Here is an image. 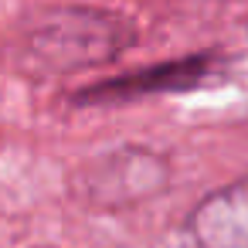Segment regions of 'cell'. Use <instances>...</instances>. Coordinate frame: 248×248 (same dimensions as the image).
Wrapping results in <instances>:
<instances>
[{
	"label": "cell",
	"instance_id": "6da1fadb",
	"mask_svg": "<svg viewBox=\"0 0 248 248\" xmlns=\"http://www.w3.org/2000/svg\"><path fill=\"white\" fill-rule=\"evenodd\" d=\"M119 24L116 21H92V14H58L55 24H45L31 38V51L38 58H48V65H95L109 55H116Z\"/></svg>",
	"mask_w": 248,
	"mask_h": 248
},
{
	"label": "cell",
	"instance_id": "7a4b0ae2",
	"mask_svg": "<svg viewBox=\"0 0 248 248\" xmlns=\"http://www.w3.org/2000/svg\"><path fill=\"white\" fill-rule=\"evenodd\" d=\"M187 248H248V177L214 190L190 211Z\"/></svg>",
	"mask_w": 248,
	"mask_h": 248
}]
</instances>
